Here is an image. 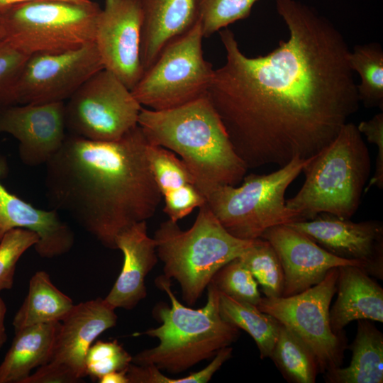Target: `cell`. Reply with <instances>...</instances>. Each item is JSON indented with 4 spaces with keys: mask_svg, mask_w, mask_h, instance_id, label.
<instances>
[{
    "mask_svg": "<svg viewBox=\"0 0 383 383\" xmlns=\"http://www.w3.org/2000/svg\"><path fill=\"white\" fill-rule=\"evenodd\" d=\"M304 182L287 206L301 221L321 213L350 218L357 211L370 177L369 150L355 124L346 123L337 136L310 157L303 168Z\"/></svg>",
    "mask_w": 383,
    "mask_h": 383,
    "instance_id": "5",
    "label": "cell"
},
{
    "mask_svg": "<svg viewBox=\"0 0 383 383\" xmlns=\"http://www.w3.org/2000/svg\"><path fill=\"white\" fill-rule=\"evenodd\" d=\"M155 284L165 292L171 304L155 306L154 315L161 324L142 333L157 338L159 344L137 353L132 363L177 374L213 358L237 340L240 331L222 318L219 292L212 282L207 287L206 304L198 309L179 302L171 289V279L163 274L156 278Z\"/></svg>",
    "mask_w": 383,
    "mask_h": 383,
    "instance_id": "4",
    "label": "cell"
},
{
    "mask_svg": "<svg viewBox=\"0 0 383 383\" xmlns=\"http://www.w3.org/2000/svg\"><path fill=\"white\" fill-rule=\"evenodd\" d=\"M219 311L228 323L247 332L255 342L261 359L270 358L277 340L279 322L257 306L219 292Z\"/></svg>",
    "mask_w": 383,
    "mask_h": 383,
    "instance_id": "26",
    "label": "cell"
},
{
    "mask_svg": "<svg viewBox=\"0 0 383 383\" xmlns=\"http://www.w3.org/2000/svg\"><path fill=\"white\" fill-rule=\"evenodd\" d=\"M350 365L323 374L327 383H382L383 333L370 320H357V333L348 347Z\"/></svg>",
    "mask_w": 383,
    "mask_h": 383,
    "instance_id": "24",
    "label": "cell"
},
{
    "mask_svg": "<svg viewBox=\"0 0 383 383\" xmlns=\"http://www.w3.org/2000/svg\"><path fill=\"white\" fill-rule=\"evenodd\" d=\"M5 170L0 158V177ZM23 228L34 232L38 242L34 245L38 255L52 258L68 252L74 243L71 227L58 211L43 210L10 192L0 180V240L10 230Z\"/></svg>",
    "mask_w": 383,
    "mask_h": 383,
    "instance_id": "17",
    "label": "cell"
},
{
    "mask_svg": "<svg viewBox=\"0 0 383 383\" xmlns=\"http://www.w3.org/2000/svg\"><path fill=\"white\" fill-rule=\"evenodd\" d=\"M28 57L6 40L0 42V110L16 104V84Z\"/></svg>",
    "mask_w": 383,
    "mask_h": 383,
    "instance_id": "35",
    "label": "cell"
},
{
    "mask_svg": "<svg viewBox=\"0 0 383 383\" xmlns=\"http://www.w3.org/2000/svg\"><path fill=\"white\" fill-rule=\"evenodd\" d=\"M139 1L143 15L140 59L145 72L167 44L196 23L198 4L197 0Z\"/></svg>",
    "mask_w": 383,
    "mask_h": 383,
    "instance_id": "20",
    "label": "cell"
},
{
    "mask_svg": "<svg viewBox=\"0 0 383 383\" xmlns=\"http://www.w3.org/2000/svg\"><path fill=\"white\" fill-rule=\"evenodd\" d=\"M148 143L138 125L115 141L67 135L45 164L50 206L116 250L117 235L151 218L162 199L147 157Z\"/></svg>",
    "mask_w": 383,
    "mask_h": 383,
    "instance_id": "2",
    "label": "cell"
},
{
    "mask_svg": "<svg viewBox=\"0 0 383 383\" xmlns=\"http://www.w3.org/2000/svg\"><path fill=\"white\" fill-rule=\"evenodd\" d=\"M72 300L58 289L45 271L30 278L28 294L15 314L14 331L36 324L61 322L74 307Z\"/></svg>",
    "mask_w": 383,
    "mask_h": 383,
    "instance_id": "25",
    "label": "cell"
},
{
    "mask_svg": "<svg viewBox=\"0 0 383 383\" xmlns=\"http://www.w3.org/2000/svg\"><path fill=\"white\" fill-rule=\"evenodd\" d=\"M65 102L14 104L0 110V133L18 141V155L30 167L46 164L67 137Z\"/></svg>",
    "mask_w": 383,
    "mask_h": 383,
    "instance_id": "15",
    "label": "cell"
},
{
    "mask_svg": "<svg viewBox=\"0 0 383 383\" xmlns=\"http://www.w3.org/2000/svg\"><path fill=\"white\" fill-rule=\"evenodd\" d=\"M142 108L117 77L102 69L65 104L66 128L91 140H118L138 126Z\"/></svg>",
    "mask_w": 383,
    "mask_h": 383,
    "instance_id": "11",
    "label": "cell"
},
{
    "mask_svg": "<svg viewBox=\"0 0 383 383\" xmlns=\"http://www.w3.org/2000/svg\"><path fill=\"white\" fill-rule=\"evenodd\" d=\"M4 38H5L4 29L1 14L0 13V42L4 40Z\"/></svg>",
    "mask_w": 383,
    "mask_h": 383,
    "instance_id": "41",
    "label": "cell"
},
{
    "mask_svg": "<svg viewBox=\"0 0 383 383\" xmlns=\"http://www.w3.org/2000/svg\"><path fill=\"white\" fill-rule=\"evenodd\" d=\"M211 282L219 292L240 301L257 306L262 298L257 282L239 257L219 269Z\"/></svg>",
    "mask_w": 383,
    "mask_h": 383,
    "instance_id": "31",
    "label": "cell"
},
{
    "mask_svg": "<svg viewBox=\"0 0 383 383\" xmlns=\"http://www.w3.org/2000/svg\"><path fill=\"white\" fill-rule=\"evenodd\" d=\"M79 378L67 367L52 362L40 366L38 370L30 374L23 383H74Z\"/></svg>",
    "mask_w": 383,
    "mask_h": 383,
    "instance_id": "37",
    "label": "cell"
},
{
    "mask_svg": "<svg viewBox=\"0 0 383 383\" xmlns=\"http://www.w3.org/2000/svg\"><path fill=\"white\" fill-rule=\"evenodd\" d=\"M258 0H197L198 18L208 38L231 23L249 16Z\"/></svg>",
    "mask_w": 383,
    "mask_h": 383,
    "instance_id": "30",
    "label": "cell"
},
{
    "mask_svg": "<svg viewBox=\"0 0 383 383\" xmlns=\"http://www.w3.org/2000/svg\"><path fill=\"white\" fill-rule=\"evenodd\" d=\"M147 157L156 184L164 199V212L177 222L206 203L195 177L173 152L148 143Z\"/></svg>",
    "mask_w": 383,
    "mask_h": 383,
    "instance_id": "22",
    "label": "cell"
},
{
    "mask_svg": "<svg viewBox=\"0 0 383 383\" xmlns=\"http://www.w3.org/2000/svg\"><path fill=\"white\" fill-rule=\"evenodd\" d=\"M260 238L270 242L280 260L284 273L282 296L299 294L317 284L334 267L353 265L365 270L361 262L332 255L289 225L271 227Z\"/></svg>",
    "mask_w": 383,
    "mask_h": 383,
    "instance_id": "16",
    "label": "cell"
},
{
    "mask_svg": "<svg viewBox=\"0 0 383 383\" xmlns=\"http://www.w3.org/2000/svg\"><path fill=\"white\" fill-rule=\"evenodd\" d=\"M102 69L94 42L62 52L31 55L16 84V104L65 102Z\"/></svg>",
    "mask_w": 383,
    "mask_h": 383,
    "instance_id": "12",
    "label": "cell"
},
{
    "mask_svg": "<svg viewBox=\"0 0 383 383\" xmlns=\"http://www.w3.org/2000/svg\"><path fill=\"white\" fill-rule=\"evenodd\" d=\"M38 242L37 234L26 229L14 228L4 235L0 240V292L13 287L18 260Z\"/></svg>",
    "mask_w": 383,
    "mask_h": 383,
    "instance_id": "33",
    "label": "cell"
},
{
    "mask_svg": "<svg viewBox=\"0 0 383 383\" xmlns=\"http://www.w3.org/2000/svg\"><path fill=\"white\" fill-rule=\"evenodd\" d=\"M309 159L296 157L273 172L245 175L238 187H196L229 233L239 239L255 240L271 227L301 221L298 213L287 206L285 194Z\"/></svg>",
    "mask_w": 383,
    "mask_h": 383,
    "instance_id": "7",
    "label": "cell"
},
{
    "mask_svg": "<svg viewBox=\"0 0 383 383\" xmlns=\"http://www.w3.org/2000/svg\"><path fill=\"white\" fill-rule=\"evenodd\" d=\"M138 125L150 144L180 156L196 186H235L246 174L248 168L236 154L207 94L172 109L143 107Z\"/></svg>",
    "mask_w": 383,
    "mask_h": 383,
    "instance_id": "3",
    "label": "cell"
},
{
    "mask_svg": "<svg viewBox=\"0 0 383 383\" xmlns=\"http://www.w3.org/2000/svg\"><path fill=\"white\" fill-rule=\"evenodd\" d=\"M60 322L27 326L15 332V337L0 364V383H23L31 370L48 363Z\"/></svg>",
    "mask_w": 383,
    "mask_h": 383,
    "instance_id": "23",
    "label": "cell"
},
{
    "mask_svg": "<svg viewBox=\"0 0 383 383\" xmlns=\"http://www.w3.org/2000/svg\"><path fill=\"white\" fill-rule=\"evenodd\" d=\"M270 358L290 383H314L320 373L315 355L292 331L279 323Z\"/></svg>",
    "mask_w": 383,
    "mask_h": 383,
    "instance_id": "27",
    "label": "cell"
},
{
    "mask_svg": "<svg viewBox=\"0 0 383 383\" xmlns=\"http://www.w3.org/2000/svg\"><path fill=\"white\" fill-rule=\"evenodd\" d=\"M288 29L264 55L248 57L230 29L219 31L226 62L207 96L248 169L280 167L328 145L359 109L350 51L339 29L297 0H275Z\"/></svg>",
    "mask_w": 383,
    "mask_h": 383,
    "instance_id": "1",
    "label": "cell"
},
{
    "mask_svg": "<svg viewBox=\"0 0 383 383\" xmlns=\"http://www.w3.org/2000/svg\"><path fill=\"white\" fill-rule=\"evenodd\" d=\"M143 15L139 0H104L94 43L104 69L130 90L143 74L140 59Z\"/></svg>",
    "mask_w": 383,
    "mask_h": 383,
    "instance_id": "13",
    "label": "cell"
},
{
    "mask_svg": "<svg viewBox=\"0 0 383 383\" xmlns=\"http://www.w3.org/2000/svg\"><path fill=\"white\" fill-rule=\"evenodd\" d=\"M132 356L116 340H98L92 344L85 357V373L92 379H99L103 375L127 370Z\"/></svg>",
    "mask_w": 383,
    "mask_h": 383,
    "instance_id": "34",
    "label": "cell"
},
{
    "mask_svg": "<svg viewBox=\"0 0 383 383\" xmlns=\"http://www.w3.org/2000/svg\"><path fill=\"white\" fill-rule=\"evenodd\" d=\"M156 252L163 263L164 276L179 284L182 299L195 304L216 272L250 247L254 240L229 233L205 203L192 227L181 229L177 222H162L154 234Z\"/></svg>",
    "mask_w": 383,
    "mask_h": 383,
    "instance_id": "6",
    "label": "cell"
},
{
    "mask_svg": "<svg viewBox=\"0 0 383 383\" xmlns=\"http://www.w3.org/2000/svg\"><path fill=\"white\" fill-rule=\"evenodd\" d=\"M350 67L360 77L357 84L360 102L383 111V50L379 43L356 45L348 55Z\"/></svg>",
    "mask_w": 383,
    "mask_h": 383,
    "instance_id": "28",
    "label": "cell"
},
{
    "mask_svg": "<svg viewBox=\"0 0 383 383\" xmlns=\"http://www.w3.org/2000/svg\"><path fill=\"white\" fill-rule=\"evenodd\" d=\"M357 127L369 143L377 145L374 172L364 192H368L372 187L382 189L383 188V111L375 114L370 120L361 121Z\"/></svg>",
    "mask_w": 383,
    "mask_h": 383,
    "instance_id": "36",
    "label": "cell"
},
{
    "mask_svg": "<svg viewBox=\"0 0 383 383\" xmlns=\"http://www.w3.org/2000/svg\"><path fill=\"white\" fill-rule=\"evenodd\" d=\"M35 1V0H0V12L4 11L10 6H12L16 4ZM71 2H75L79 4H89L92 2L91 0H63Z\"/></svg>",
    "mask_w": 383,
    "mask_h": 383,
    "instance_id": "40",
    "label": "cell"
},
{
    "mask_svg": "<svg viewBox=\"0 0 383 383\" xmlns=\"http://www.w3.org/2000/svg\"><path fill=\"white\" fill-rule=\"evenodd\" d=\"M239 258L252 273L265 297L282 296L283 270L277 254L269 241L261 238L255 239Z\"/></svg>",
    "mask_w": 383,
    "mask_h": 383,
    "instance_id": "29",
    "label": "cell"
},
{
    "mask_svg": "<svg viewBox=\"0 0 383 383\" xmlns=\"http://www.w3.org/2000/svg\"><path fill=\"white\" fill-rule=\"evenodd\" d=\"M232 352L230 346L222 348L206 367L187 377H168L153 365H138L132 362L127 368L126 376L129 383H206L231 357Z\"/></svg>",
    "mask_w": 383,
    "mask_h": 383,
    "instance_id": "32",
    "label": "cell"
},
{
    "mask_svg": "<svg viewBox=\"0 0 383 383\" xmlns=\"http://www.w3.org/2000/svg\"><path fill=\"white\" fill-rule=\"evenodd\" d=\"M200 21L167 44L131 90L142 106L152 110L175 108L207 94L214 70L202 49Z\"/></svg>",
    "mask_w": 383,
    "mask_h": 383,
    "instance_id": "9",
    "label": "cell"
},
{
    "mask_svg": "<svg viewBox=\"0 0 383 383\" xmlns=\"http://www.w3.org/2000/svg\"><path fill=\"white\" fill-rule=\"evenodd\" d=\"M126 370L113 371L101 377L98 380L99 383H129L126 376Z\"/></svg>",
    "mask_w": 383,
    "mask_h": 383,
    "instance_id": "38",
    "label": "cell"
},
{
    "mask_svg": "<svg viewBox=\"0 0 383 383\" xmlns=\"http://www.w3.org/2000/svg\"><path fill=\"white\" fill-rule=\"evenodd\" d=\"M101 7L96 2L35 0L0 12L5 40L24 54L57 53L94 41Z\"/></svg>",
    "mask_w": 383,
    "mask_h": 383,
    "instance_id": "8",
    "label": "cell"
},
{
    "mask_svg": "<svg viewBox=\"0 0 383 383\" xmlns=\"http://www.w3.org/2000/svg\"><path fill=\"white\" fill-rule=\"evenodd\" d=\"M117 318L115 309L104 299L74 305L60 322L50 362L67 367L82 379L86 376L88 349L99 335L116 326Z\"/></svg>",
    "mask_w": 383,
    "mask_h": 383,
    "instance_id": "18",
    "label": "cell"
},
{
    "mask_svg": "<svg viewBox=\"0 0 383 383\" xmlns=\"http://www.w3.org/2000/svg\"><path fill=\"white\" fill-rule=\"evenodd\" d=\"M115 243L123 255V264L104 299L115 309H131L147 296L145 279L158 259L155 243L148 235L146 221H140L119 233Z\"/></svg>",
    "mask_w": 383,
    "mask_h": 383,
    "instance_id": "19",
    "label": "cell"
},
{
    "mask_svg": "<svg viewBox=\"0 0 383 383\" xmlns=\"http://www.w3.org/2000/svg\"><path fill=\"white\" fill-rule=\"evenodd\" d=\"M332 255L365 265V272L383 279V224L377 220L358 223L328 213L287 224Z\"/></svg>",
    "mask_w": 383,
    "mask_h": 383,
    "instance_id": "14",
    "label": "cell"
},
{
    "mask_svg": "<svg viewBox=\"0 0 383 383\" xmlns=\"http://www.w3.org/2000/svg\"><path fill=\"white\" fill-rule=\"evenodd\" d=\"M337 299L329 310L331 327L343 332L351 321L366 319L383 322V289L360 267H338Z\"/></svg>",
    "mask_w": 383,
    "mask_h": 383,
    "instance_id": "21",
    "label": "cell"
},
{
    "mask_svg": "<svg viewBox=\"0 0 383 383\" xmlns=\"http://www.w3.org/2000/svg\"><path fill=\"white\" fill-rule=\"evenodd\" d=\"M6 306L4 300L0 297V349L6 341L7 335L4 325Z\"/></svg>",
    "mask_w": 383,
    "mask_h": 383,
    "instance_id": "39",
    "label": "cell"
},
{
    "mask_svg": "<svg viewBox=\"0 0 383 383\" xmlns=\"http://www.w3.org/2000/svg\"><path fill=\"white\" fill-rule=\"evenodd\" d=\"M338 267L308 289L290 296L262 297L257 308L297 335L313 353L321 374L341 367L348 348L345 331L335 333L329 310L336 292Z\"/></svg>",
    "mask_w": 383,
    "mask_h": 383,
    "instance_id": "10",
    "label": "cell"
}]
</instances>
